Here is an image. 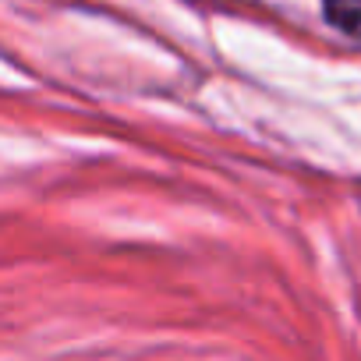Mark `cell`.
Here are the masks:
<instances>
[{
	"instance_id": "obj_1",
	"label": "cell",
	"mask_w": 361,
	"mask_h": 361,
	"mask_svg": "<svg viewBox=\"0 0 361 361\" xmlns=\"http://www.w3.org/2000/svg\"><path fill=\"white\" fill-rule=\"evenodd\" d=\"M326 18L347 36L361 39V0H322Z\"/></svg>"
}]
</instances>
